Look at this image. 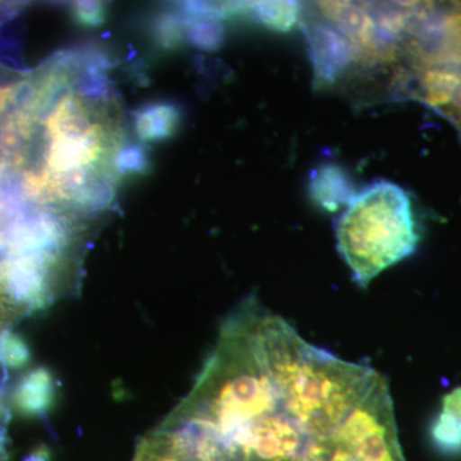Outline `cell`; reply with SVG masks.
I'll return each mask as SVG.
<instances>
[{
    "label": "cell",
    "mask_w": 461,
    "mask_h": 461,
    "mask_svg": "<svg viewBox=\"0 0 461 461\" xmlns=\"http://www.w3.org/2000/svg\"><path fill=\"white\" fill-rule=\"evenodd\" d=\"M295 333L247 300L224 321L195 384L163 423L198 432L218 461H297L311 433L287 406Z\"/></svg>",
    "instance_id": "1"
},
{
    "label": "cell",
    "mask_w": 461,
    "mask_h": 461,
    "mask_svg": "<svg viewBox=\"0 0 461 461\" xmlns=\"http://www.w3.org/2000/svg\"><path fill=\"white\" fill-rule=\"evenodd\" d=\"M51 140H83L99 133L89 112L77 98L67 96L48 120Z\"/></svg>",
    "instance_id": "8"
},
{
    "label": "cell",
    "mask_w": 461,
    "mask_h": 461,
    "mask_svg": "<svg viewBox=\"0 0 461 461\" xmlns=\"http://www.w3.org/2000/svg\"><path fill=\"white\" fill-rule=\"evenodd\" d=\"M148 160L144 150L139 147L123 149L117 158V167L123 173H141L147 169Z\"/></svg>",
    "instance_id": "18"
},
{
    "label": "cell",
    "mask_w": 461,
    "mask_h": 461,
    "mask_svg": "<svg viewBox=\"0 0 461 461\" xmlns=\"http://www.w3.org/2000/svg\"><path fill=\"white\" fill-rule=\"evenodd\" d=\"M312 199L327 212H336L350 205L357 193L348 173L339 166L320 167L309 184Z\"/></svg>",
    "instance_id": "7"
},
{
    "label": "cell",
    "mask_w": 461,
    "mask_h": 461,
    "mask_svg": "<svg viewBox=\"0 0 461 461\" xmlns=\"http://www.w3.org/2000/svg\"><path fill=\"white\" fill-rule=\"evenodd\" d=\"M442 63L461 65V5L441 20L438 45L429 65Z\"/></svg>",
    "instance_id": "12"
},
{
    "label": "cell",
    "mask_w": 461,
    "mask_h": 461,
    "mask_svg": "<svg viewBox=\"0 0 461 461\" xmlns=\"http://www.w3.org/2000/svg\"><path fill=\"white\" fill-rule=\"evenodd\" d=\"M185 32L191 44L204 50H217L224 42V27L218 18L191 17L186 21Z\"/></svg>",
    "instance_id": "14"
},
{
    "label": "cell",
    "mask_w": 461,
    "mask_h": 461,
    "mask_svg": "<svg viewBox=\"0 0 461 461\" xmlns=\"http://www.w3.org/2000/svg\"><path fill=\"white\" fill-rule=\"evenodd\" d=\"M263 25L287 32L299 18V5L293 2H262L249 5Z\"/></svg>",
    "instance_id": "13"
},
{
    "label": "cell",
    "mask_w": 461,
    "mask_h": 461,
    "mask_svg": "<svg viewBox=\"0 0 461 461\" xmlns=\"http://www.w3.org/2000/svg\"><path fill=\"white\" fill-rule=\"evenodd\" d=\"M297 461H406L387 379L379 375L338 429L312 437Z\"/></svg>",
    "instance_id": "3"
},
{
    "label": "cell",
    "mask_w": 461,
    "mask_h": 461,
    "mask_svg": "<svg viewBox=\"0 0 461 461\" xmlns=\"http://www.w3.org/2000/svg\"><path fill=\"white\" fill-rule=\"evenodd\" d=\"M100 132L83 140H51L47 165L50 175L84 168L102 153Z\"/></svg>",
    "instance_id": "9"
},
{
    "label": "cell",
    "mask_w": 461,
    "mask_h": 461,
    "mask_svg": "<svg viewBox=\"0 0 461 461\" xmlns=\"http://www.w3.org/2000/svg\"><path fill=\"white\" fill-rule=\"evenodd\" d=\"M48 386H50V381H48L47 375H41V372L35 373L32 377L26 379L23 393H21L23 408L27 411L41 408L42 390Z\"/></svg>",
    "instance_id": "17"
},
{
    "label": "cell",
    "mask_w": 461,
    "mask_h": 461,
    "mask_svg": "<svg viewBox=\"0 0 461 461\" xmlns=\"http://www.w3.org/2000/svg\"><path fill=\"white\" fill-rule=\"evenodd\" d=\"M320 9L329 23L351 42L357 57L364 59L371 50L375 32L371 5L351 2H324L320 3Z\"/></svg>",
    "instance_id": "6"
},
{
    "label": "cell",
    "mask_w": 461,
    "mask_h": 461,
    "mask_svg": "<svg viewBox=\"0 0 461 461\" xmlns=\"http://www.w3.org/2000/svg\"><path fill=\"white\" fill-rule=\"evenodd\" d=\"M180 118L178 109L167 103L142 108L136 115V133L144 141L166 140L175 135Z\"/></svg>",
    "instance_id": "11"
},
{
    "label": "cell",
    "mask_w": 461,
    "mask_h": 461,
    "mask_svg": "<svg viewBox=\"0 0 461 461\" xmlns=\"http://www.w3.org/2000/svg\"><path fill=\"white\" fill-rule=\"evenodd\" d=\"M420 86L424 102L461 127V65L424 67Z\"/></svg>",
    "instance_id": "5"
},
{
    "label": "cell",
    "mask_w": 461,
    "mask_h": 461,
    "mask_svg": "<svg viewBox=\"0 0 461 461\" xmlns=\"http://www.w3.org/2000/svg\"><path fill=\"white\" fill-rule=\"evenodd\" d=\"M14 94H16V89H14V87L0 86V113L5 111V107L8 105V103L14 99Z\"/></svg>",
    "instance_id": "19"
},
{
    "label": "cell",
    "mask_w": 461,
    "mask_h": 461,
    "mask_svg": "<svg viewBox=\"0 0 461 461\" xmlns=\"http://www.w3.org/2000/svg\"><path fill=\"white\" fill-rule=\"evenodd\" d=\"M74 18L78 25L98 27L107 18V8L100 2H77L74 5Z\"/></svg>",
    "instance_id": "16"
},
{
    "label": "cell",
    "mask_w": 461,
    "mask_h": 461,
    "mask_svg": "<svg viewBox=\"0 0 461 461\" xmlns=\"http://www.w3.org/2000/svg\"><path fill=\"white\" fill-rule=\"evenodd\" d=\"M336 236L339 254L360 286L414 253L420 241L411 198L388 181L357 194L339 218Z\"/></svg>",
    "instance_id": "2"
},
{
    "label": "cell",
    "mask_w": 461,
    "mask_h": 461,
    "mask_svg": "<svg viewBox=\"0 0 461 461\" xmlns=\"http://www.w3.org/2000/svg\"><path fill=\"white\" fill-rule=\"evenodd\" d=\"M305 33L315 78L320 84L332 85L359 58L351 42L330 23H309Z\"/></svg>",
    "instance_id": "4"
},
{
    "label": "cell",
    "mask_w": 461,
    "mask_h": 461,
    "mask_svg": "<svg viewBox=\"0 0 461 461\" xmlns=\"http://www.w3.org/2000/svg\"><path fill=\"white\" fill-rule=\"evenodd\" d=\"M185 27L180 18L173 14H165L158 20L156 39L158 44L165 50H173L180 47L184 41Z\"/></svg>",
    "instance_id": "15"
},
{
    "label": "cell",
    "mask_w": 461,
    "mask_h": 461,
    "mask_svg": "<svg viewBox=\"0 0 461 461\" xmlns=\"http://www.w3.org/2000/svg\"><path fill=\"white\" fill-rule=\"evenodd\" d=\"M432 438L445 453L461 451V387L444 397L438 417L433 421Z\"/></svg>",
    "instance_id": "10"
}]
</instances>
